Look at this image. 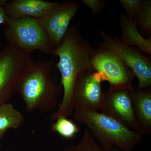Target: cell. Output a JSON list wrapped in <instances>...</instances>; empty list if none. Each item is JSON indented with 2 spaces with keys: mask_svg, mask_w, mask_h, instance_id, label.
<instances>
[{
  "mask_svg": "<svg viewBox=\"0 0 151 151\" xmlns=\"http://www.w3.org/2000/svg\"><path fill=\"white\" fill-rule=\"evenodd\" d=\"M59 3L43 0H13L6 3L5 8L9 17L38 19Z\"/></svg>",
  "mask_w": 151,
  "mask_h": 151,
  "instance_id": "12",
  "label": "cell"
},
{
  "mask_svg": "<svg viewBox=\"0 0 151 151\" xmlns=\"http://www.w3.org/2000/svg\"><path fill=\"white\" fill-rule=\"evenodd\" d=\"M62 151H105L94 139L88 129L84 130L81 141L76 145L65 146ZM112 151H122L114 147Z\"/></svg>",
  "mask_w": 151,
  "mask_h": 151,
  "instance_id": "16",
  "label": "cell"
},
{
  "mask_svg": "<svg viewBox=\"0 0 151 151\" xmlns=\"http://www.w3.org/2000/svg\"><path fill=\"white\" fill-rule=\"evenodd\" d=\"M7 1H0V25L6 26L8 17L6 12L5 5Z\"/></svg>",
  "mask_w": 151,
  "mask_h": 151,
  "instance_id": "20",
  "label": "cell"
},
{
  "mask_svg": "<svg viewBox=\"0 0 151 151\" xmlns=\"http://www.w3.org/2000/svg\"><path fill=\"white\" fill-rule=\"evenodd\" d=\"M122 28L121 42L127 46L137 47L141 51L151 55V36L145 39L141 35L134 22L132 21L125 14L122 13L119 19Z\"/></svg>",
  "mask_w": 151,
  "mask_h": 151,
  "instance_id": "13",
  "label": "cell"
},
{
  "mask_svg": "<svg viewBox=\"0 0 151 151\" xmlns=\"http://www.w3.org/2000/svg\"><path fill=\"white\" fill-rule=\"evenodd\" d=\"M32 60V53L9 44L0 50V105L18 93L23 73Z\"/></svg>",
  "mask_w": 151,
  "mask_h": 151,
  "instance_id": "5",
  "label": "cell"
},
{
  "mask_svg": "<svg viewBox=\"0 0 151 151\" xmlns=\"http://www.w3.org/2000/svg\"><path fill=\"white\" fill-rule=\"evenodd\" d=\"M98 33L103 40L102 47L117 55L137 77L139 83L137 90L150 86V60L137 49L124 45L118 38L113 37L102 30Z\"/></svg>",
  "mask_w": 151,
  "mask_h": 151,
  "instance_id": "7",
  "label": "cell"
},
{
  "mask_svg": "<svg viewBox=\"0 0 151 151\" xmlns=\"http://www.w3.org/2000/svg\"><path fill=\"white\" fill-rule=\"evenodd\" d=\"M24 117L11 103L0 105V139L11 129H17L24 124Z\"/></svg>",
  "mask_w": 151,
  "mask_h": 151,
  "instance_id": "14",
  "label": "cell"
},
{
  "mask_svg": "<svg viewBox=\"0 0 151 151\" xmlns=\"http://www.w3.org/2000/svg\"><path fill=\"white\" fill-rule=\"evenodd\" d=\"M134 22L142 33L147 37L151 36V0H144L142 7Z\"/></svg>",
  "mask_w": 151,
  "mask_h": 151,
  "instance_id": "17",
  "label": "cell"
},
{
  "mask_svg": "<svg viewBox=\"0 0 151 151\" xmlns=\"http://www.w3.org/2000/svg\"><path fill=\"white\" fill-rule=\"evenodd\" d=\"M81 2L89 7L94 16L97 15L100 13L105 6V1L104 0H82Z\"/></svg>",
  "mask_w": 151,
  "mask_h": 151,
  "instance_id": "19",
  "label": "cell"
},
{
  "mask_svg": "<svg viewBox=\"0 0 151 151\" xmlns=\"http://www.w3.org/2000/svg\"><path fill=\"white\" fill-rule=\"evenodd\" d=\"M56 63L33 61L27 65L19 84L18 91L27 111L50 112L58 106L63 88L58 76Z\"/></svg>",
  "mask_w": 151,
  "mask_h": 151,
  "instance_id": "2",
  "label": "cell"
},
{
  "mask_svg": "<svg viewBox=\"0 0 151 151\" xmlns=\"http://www.w3.org/2000/svg\"><path fill=\"white\" fill-rule=\"evenodd\" d=\"M93 69L103 81L110 84V91L134 90L132 82L135 76L119 57L101 47L93 49L91 56Z\"/></svg>",
  "mask_w": 151,
  "mask_h": 151,
  "instance_id": "6",
  "label": "cell"
},
{
  "mask_svg": "<svg viewBox=\"0 0 151 151\" xmlns=\"http://www.w3.org/2000/svg\"><path fill=\"white\" fill-rule=\"evenodd\" d=\"M78 8L76 2L67 1L59 3L37 19L48 35L52 50L61 43Z\"/></svg>",
  "mask_w": 151,
  "mask_h": 151,
  "instance_id": "9",
  "label": "cell"
},
{
  "mask_svg": "<svg viewBox=\"0 0 151 151\" xmlns=\"http://www.w3.org/2000/svg\"><path fill=\"white\" fill-rule=\"evenodd\" d=\"M4 36L8 44L32 53L39 50L51 55L52 48L45 30L37 19L8 17Z\"/></svg>",
  "mask_w": 151,
  "mask_h": 151,
  "instance_id": "4",
  "label": "cell"
},
{
  "mask_svg": "<svg viewBox=\"0 0 151 151\" xmlns=\"http://www.w3.org/2000/svg\"><path fill=\"white\" fill-rule=\"evenodd\" d=\"M119 2L127 13L128 18L134 21L142 7L144 0H120Z\"/></svg>",
  "mask_w": 151,
  "mask_h": 151,
  "instance_id": "18",
  "label": "cell"
},
{
  "mask_svg": "<svg viewBox=\"0 0 151 151\" xmlns=\"http://www.w3.org/2000/svg\"><path fill=\"white\" fill-rule=\"evenodd\" d=\"M93 49L78 27L72 25L69 26L60 44L52 50V56L59 58L56 65L60 74L63 97L58 110L50 116L51 120L73 115V92L77 79L82 73L94 70L91 61Z\"/></svg>",
  "mask_w": 151,
  "mask_h": 151,
  "instance_id": "1",
  "label": "cell"
},
{
  "mask_svg": "<svg viewBox=\"0 0 151 151\" xmlns=\"http://www.w3.org/2000/svg\"><path fill=\"white\" fill-rule=\"evenodd\" d=\"M100 111L129 129L136 130V121L129 90H108L103 92Z\"/></svg>",
  "mask_w": 151,
  "mask_h": 151,
  "instance_id": "10",
  "label": "cell"
},
{
  "mask_svg": "<svg viewBox=\"0 0 151 151\" xmlns=\"http://www.w3.org/2000/svg\"><path fill=\"white\" fill-rule=\"evenodd\" d=\"M76 121L85 124L94 139L105 151L117 147L132 151L142 140V136L132 131L115 119L96 111H74Z\"/></svg>",
  "mask_w": 151,
  "mask_h": 151,
  "instance_id": "3",
  "label": "cell"
},
{
  "mask_svg": "<svg viewBox=\"0 0 151 151\" xmlns=\"http://www.w3.org/2000/svg\"><path fill=\"white\" fill-rule=\"evenodd\" d=\"M102 81L101 76L94 70L80 75L73 90V111H100L104 92L101 88Z\"/></svg>",
  "mask_w": 151,
  "mask_h": 151,
  "instance_id": "8",
  "label": "cell"
},
{
  "mask_svg": "<svg viewBox=\"0 0 151 151\" xmlns=\"http://www.w3.org/2000/svg\"><path fill=\"white\" fill-rule=\"evenodd\" d=\"M136 123L135 132L142 136L151 133V89L129 91Z\"/></svg>",
  "mask_w": 151,
  "mask_h": 151,
  "instance_id": "11",
  "label": "cell"
},
{
  "mask_svg": "<svg viewBox=\"0 0 151 151\" xmlns=\"http://www.w3.org/2000/svg\"><path fill=\"white\" fill-rule=\"evenodd\" d=\"M1 147V143H0V148Z\"/></svg>",
  "mask_w": 151,
  "mask_h": 151,
  "instance_id": "21",
  "label": "cell"
},
{
  "mask_svg": "<svg viewBox=\"0 0 151 151\" xmlns=\"http://www.w3.org/2000/svg\"><path fill=\"white\" fill-rule=\"evenodd\" d=\"M50 131L66 139H71L79 132L80 128L72 120L60 117L52 124Z\"/></svg>",
  "mask_w": 151,
  "mask_h": 151,
  "instance_id": "15",
  "label": "cell"
}]
</instances>
